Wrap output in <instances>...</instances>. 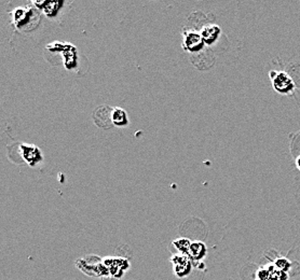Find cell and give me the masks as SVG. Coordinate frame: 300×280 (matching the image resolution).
I'll list each match as a JSON object with an SVG mask.
<instances>
[{
  "label": "cell",
  "instance_id": "cell-1",
  "mask_svg": "<svg viewBox=\"0 0 300 280\" xmlns=\"http://www.w3.org/2000/svg\"><path fill=\"white\" fill-rule=\"evenodd\" d=\"M270 79L275 92L282 95L292 94L295 90V84L291 76L284 71H270Z\"/></svg>",
  "mask_w": 300,
  "mask_h": 280
},
{
  "label": "cell",
  "instance_id": "cell-2",
  "mask_svg": "<svg viewBox=\"0 0 300 280\" xmlns=\"http://www.w3.org/2000/svg\"><path fill=\"white\" fill-rule=\"evenodd\" d=\"M111 112L113 108L107 105L99 106L93 112V120L98 127L104 129H109L114 126L113 121H111Z\"/></svg>",
  "mask_w": 300,
  "mask_h": 280
},
{
  "label": "cell",
  "instance_id": "cell-3",
  "mask_svg": "<svg viewBox=\"0 0 300 280\" xmlns=\"http://www.w3.org/2000/svg\"><path fill=\"white\" fill-rule=\"evenodd\" d=\"M172 263L174 264V272L177 277H186L189 275L192 265L190 259L185 254H175L172 257Z\"/></svg>",
  "mask_w": 300,
  "mask_h": 280
},
{
  "label": "cell",
  "instance_id": "cell-4",
  "mask_svg": "<svg viewBox=\"0 0 300 280\" xmlns=\"http://www.w3.org/2000/svg\"><path fill=\"white\" fill-rule=\"evenodd\" d=\"M204 41L201 34L189 32L184 35V49L189 52H199L203 49Z\"/></svg>",
  "mask_w": 300,
  "mask_h": 280
},
{
  "label": "cell",
  "instance_id": "cell-5",
  "mask_svg": "<svg viewBox=\"0 0 300 280\" xmlns=\"http://www.w3.org/2000/svg\"><path fill=\"white\" fill-rule=\"evenodd\" d=\"M34 12L29 8H17L13 12V21L16 27L21 29H27L26 26L29 25V23L33 20Z\"/></svg>",
  "mask_w": 300,
  "mask_h": 280
},
{
  "label": "cell",
  "instance_id": "cell-6",
  "mask_svg": "<svg viewBox=\"0 0 300 280\" xmlns=\"http://www.w3.org/2000/svg\"><path fill=\"white\" fill-rule=\"evenodd\" d=\"M21 152L22 157L27 162L29 166H35L37 163L43 160V156L41 152L36 146H27V145H22L21 146Z\"/></svg>",
  "mask_w": 300,
  "mask_h": 280
},
{
  "label": "cell",
  "instance_id": "cell-7",
  "mask_svg": "<svg viewBox=\"0 0 300 280\" xmlns=\"http://www.w3.org/2000/svg\"><path fill=\"white\" fill-rule=\"evenodd\" d=\"M34 4L38 9L43 10L46 16L54 17L63 5V1H34Z\"/></svg>",
  "mask_w": 300,
  "mask_h": 280
},
{
  "label": "cell",
  "instance_id": "cell-8",
  "mask_svg": "<svg viewBox=\"0 0 300 280\" xmlns=\"http://www.w3.org/2000/svg\"><path fill=\"white\" fill-rule=\"evenodd\" d=\"M62 52L64 55V59H65V63L64 64H65V67L67 69H73L77 66L78 55H77V50H76V47L74 45L65 43Z\"/></svg>",
  "mask_w": 300,
  "mask_h": 280
},
{
  "label": "cell",
  "instance_id": "cell-9",
  "mask_svg": "<svg viewBox=\"0 0 300 280\" xmlns=\"http://www.w3.org/2000/svg\"><path fill=\"white\" fill-rule=\"evenodd\" d=\"M208 253L207 246L202 241H193L188 253V258L192 261H201Z\"/></svg>",
  "mask_w": 300,
  "mask_h": 280
},
{
  "label": "cell",
  "instance_id": "cell-10",
  "mask_svg": "<svg viewBox=\"0 0 300 280\" xmlns=\"http://www.w3.org/2000/svg\"><path fill=\"white\" fill-rule=\"evenodd\" d=\"M220 34V28L217 25H209L205 26L201 32V37L205 44H213L215 41L218 39Z\"/></svg>",
  "mask_w": 300,
  "mask_h": 280
},
{
  "label": "cell",
  "instance_id": "cell-11",
  "mask_svg": "<svg viewBox=\"0 0 300 280\" xmlns=\"http://www.w3.org/2000/svg\"><path fill=\"white\" fill-rule=\"evenodd\" d=\"M111 121L115 126H126L129 123L128 115L125 109H121L119 107H115L111 112Z\"/></svg>",
  "mask_w": 300,
  "mask_h": 280
},
{
  "label": "cell",
  "instance_id": "cell-12",
  "mask_svg": "<svg viewBox=\"0 0 300 280\" xmlns=\"http://www.w3.org/2000/svg\"><path fill=\"white\" fill-rule=\"evenodd\" d=\"M173 245L181 254H185L188 257V253H189V249L191 246V241L189 240H187V238H178V240H175L173 241Z\"/></svg>",
  "mask_w": 300,
  "mask_h": 280
},
{
  "label": "cell",
  "instance_id": "cell-13",
  "mask_svg": "<svg viewBox=\"0 0 300 280\" xmlns=\"http://www.w3.org/2000/svg\"><path fill=\"white\" fill-rule=\"evenodd\" d=\"M273 264L276 267V270L285 272V273L290 271L291 266H292V263L290 262V260L286 259V258H278L274 261Z\"/></svg>",
  "mask_w": 300,
  "mask_h": 280
},
{
  "label": "cell",
  "instance_id": "cell-14",
  "mask_svg": "<svg viewBox=\"0 0 300 280\" xmlns=\"http://www.w3.org/2000/svg\"><path fill=\"white\" fill-rule=\"evenodd\" d=\"M287 279H288L287 273L279 271V270H275L271 274V276H270V280H287Z\"/></svg>",
  "mask_w": 300,
  "mask_h": 280
},
{
  "label": "cell",
  "instance_id": "cell-15",
  "mask_svg": "<svg viewBox=\"0 0 300 280\" xmlns=\"http://www.w3.org/2000/svg\"><path fill=\"white\" fill-rule=\"evenodd\" d=\"M271 273L268 269H261L257 272V278L259 280H270Z\"/></svg>",
  "mask_w": 300,
  "mask_h": 280
},
{
  "label": "cell",
  "instance_id": "cell-16",
  "mask_svg": "<svg viewBox=\"0 0 300 280\" xmlns=\"http://www.w3.org/2000/svg\"><path fill=\"white\" fill-rule=\"evenodd\" d=\"M296 165H297V167H298V169L300 170V156L297 158V160H296Z\"/></svg>",
  "mask_w": 300,
  "mask_h": 280
}]
</instances>
